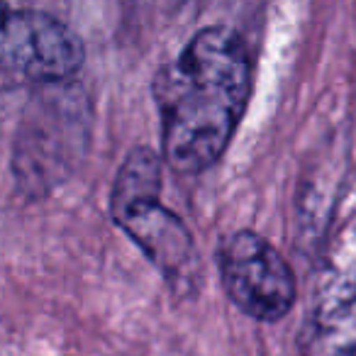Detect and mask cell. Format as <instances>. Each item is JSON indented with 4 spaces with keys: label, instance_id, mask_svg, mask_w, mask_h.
Instances as JSON below:
<instances>
[{
    "label": "cell",
    "instance_id": "cell-1",
    "mask_svg": "<svg viewBox=\"0 0 356 356\" xmlns=\"http://www.w3.org/2000/svg\"><path fill=\"white\" fill-rule=\"evenodd\" d=\"M161 152L178 173L210 168L232 142L252 93L244 40L225 25L203 27L154 76Z\"/></svg>",
    "mask_w": 356,
    "mask_h": 356
},
{
    "label": "cell",
    "instance_id": "cell-2",
    "mask_svg": "<svg viewBox=\"0 0 356 356\" xmlns=\"http://www.w3.org/2000/svg\"><path fill=\"white\" fill-rule=\"evenodd\" d=\"M93 105L74 79L42 83L22 110L13 176L22 195L44 198L69 181L88 154Z\"/></svg>",
    "mask_w": 356,
    "mask_h": 356
},
{
    "label": "cell",
    "instance_id": "cell-3",
    "mask_svg": "<svg viewBox=\"0 0 356 356\" xmlns=\"http://www.w3.org/2000/svg\"><path fill=\"white\" fill-rule=\"evenodd\" d=\"M159 193L161 156L149 147H134L115 176L110 215L171 288L193 291L200 278L193 234L184 220L161 203Z\"/></svg>",
    "mask_w": 356,
    "mask_h": 356
},
{
    "label": "cell",
    "instance_id": "cell-4",
    "mask_svg": "<svg viewBox=\"0 0 356 356\" xmlns=\"http://www.w3.org/2000/svg\"><path fill=\"white\" fill-rule=\"evenodd\" d=\"M86 61L81 37L54 15L0 0V74L35 86L71 81Z\"/></svg>",
    "mask_w": 356,
    "mask_h": 356
},
{
    "label": "cell",
    "instance_id": "cell-5",
    "mask_svg": "<svg viewBox=\"0 0 356 356\" xmlns=\"http://www.w3.org/2000/svg\"><path fill=\"white\" fill-rule=\"evenodd\" d=\"M220 281L229 300L247 317L276 322L296 302V276L276 247L252 229L220 244Z\"/></svg>",
    "mask_w": 356,
    "mask_h": 356
},
{
    "label": "cell",
    "instance_id": "cell-6",
    "mask_svg": "<svg viewBox=\"0 0 356 356\" xmlns=\"http://www.w3.org/2000/svg\"><path fill=\"white\" fill-rule=\"evenodd\" d=\"M337 356H356V344H349V346H344V349L339 351Z\"/></svg>",
    "mask_w": 356,
    "mask_h": 356
}]
</instances>
